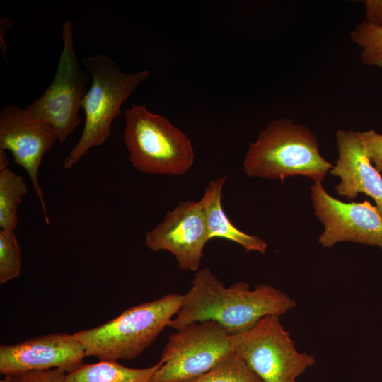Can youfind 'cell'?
<instances>
[{"instance_id":"obj_12","label":"cell","mask_w":382,"mask_h":382,"mask_svg":"<svg viewBox=\"0 0 382 382\" xmlns=\"http://www.w3.org/2000/svg\"><path fill=\"white\" fill-rule=\"evenodd\" d=\"M84 347L73 335L50 333L19 343L1 345L0 373L4 376L60 369L69 372L83 364Z\"/></svg>"},{"instance_id":"obj_23","label":"cell","mask_w":382,"mask_h":382,"mask_svg":"<svg viewBox=\"0 0 382 382\" xmlns=\"http://www.w3.org/2000/svg\"><path fill=\"white\" fill-rule=\"evenodd\" d=\"M8 168V160L5 150L0 149V170Z\"/></svg>"},{"instance_id":"obj_24","label":"cell","mask_w":382,"mask_h":382,"mask_svg":"<svg viewBox=\"0 0 382 382\" xmlns=\"http://www.w3.org/2000/svg\"><path fill=\"white\" fill-rule=\"evenodd\" d=\"M0 382H11V376H4V377L0 380Z\"/></svg>"},{"instance_id":"obj_6","label":"cell","mask_w":382,"mask_h":382,"mask_svg":"<svg viewBox=\"0 0 382 382\" xmlns=\"http://www.w3.org/2000/svg\"><path fill=\"white\" fill-rule=\"evenodd\" d=\"M279 316H267L250 328L232 335L233 349L262 382H297L316 359L297 349Z\"/></svg>"},{"instance_id":"obj_13","label":"cell","mask_w":382,"mask_h":382,"mask_svg":"<svg viewBox=\"0 0 382 382\" xmlns=\"http://www.w3.org/2000/svg\"><path fill=\"white\" fill-rule=\"evenodd\" d=\"M335 137L338 155L330 173L340 178L337 193L347 200L359 193L371 197L382 217V176L369 158L359 132L340 129Z\"/></svg>"},{"instance_id":"obj_18","label":"cell","mask_w":382,"mask_h":382,"mask_svg":"<svg viewBox=\"0 0 382 382\" xmlns=\"http://www.w3.org/2000/svg\"><path fill=\"white\" fill-rule=\"evenodd\" d=\"M187 382H262L236 353L206 374Z\"/></svg>"},{"instance_id":"obj_20","label":"cell","mask_w":382,"mask_h":382,"mask_svg":"<svg viewBox=\"0 0 382 382\" xmlns=\"http://www.w3.org/2000/svg\"><path fill=\"white\" fill-rule=\"evenodd\" d=\"M369 158L378 172L382 171V134L370 129L359 132Z\"/></svg>"},{"instance_id":"obj_21","label":"cell","mask_w":382,"mask_h":382,"mask_svg":"<svg viewBox=\"0 0 382 382\" xmlns=\"http://www.w3.org/2000/svg\"><path fill=\"white\" fill-rule=\"evenodd\" d=\"M66 374L60 369L30 371L11 376V382H66Z\"/></svg>"},{"instance_id":"obj_2","label":"cell","mask_w":382,"mask_h":382,"mask_svg":"<svg viewBox=\"0 0 382 382\" xmlns=\"http://www.w3.org/2000/svg\"><path fill=\"white\" fill-rule=\"evenodd\" d=\"M249 177L284 180L302 175L323 183L333 165L321 155L319 143L306 126L291 119L268 123L250 143L243 161Z\"/></svg>"},{"instance_id":"obj_22","label":"cell","mask_w":382,"mask_h":382,"mask_svg":"<svg viewBox=\"0 0 382 382\" xmlns=\"http://www.w3.org/2000/svg\"><path fill=\"white\" fill-rule=\"evenodd\" d=\"M362 3L365 8L363 21L382 28V0H364Z\"/></svg>"},{"instance_id":"obj_5","label":"cell","mask_w":382,"mask_h":382,"mask_svg":"<svg viewBox=\"0 0 382 382\" xmlns=\"http://www.w3.org/2000/svg\"><path fill=\"white\" fill-rule=\"evenodd\" d=\"M123 137L129 158L139 171L180 175L192 166L195 154L189 137L168 119L132 104L125 111Z\"/></svg>"},{"instance_id":"obj_11","label":"cell","mask_w":382,"mask_h":382,"mask_svg":"<svg viewBox=\"0 0 382 382\" xmlns=\"http://www.w3.org/2000/svg\"><path fill=\"white\" fill-rule=\"evenodd\" d=\"M209 241L202 204L189 200L180 202L162 222L146 232L145 245L153 251L170 252L181 270L198 271Z\"/></svg>"},{"instance_id":"obj_10","label":"cell","mask_w":382,"mask_h":382,"mask_svg":"<svg viewBox=\"0 0 382 382\" xmlns=\"http://www.w3.org/2000/svg\"><path fill=\"white\" fill-rule=\"evenodd\" d=\"M59 141L52 126L27 109L6 104L0 111V149L9 151L14 161L26 170L50 224L38 170L45 154Z\"/></svg>"},{"instance_id":"obj_17","label":"cell","mask_w":382,"mask_h":382,"mask_svg":"<svg viewBox=\"0 0 382 382\" xmlns=\"http://www.w3.org/2000/svg\"><path fill=\"white\" fill-rule=\"evenodd\" d=\"M350 38L361 49L360 58L364 64L382 68V28L362 20L350 31Z\"/></svg>"},{"instance_id":"obj_4","label":"cell","mask_w":382,"mask_h":382,"mask_svg":"<svg viewBox=\"0 0 382 382\" xmlns=\"http://www.w3.org/2000/svg\"><path fill=\"white\" fill-rule=\"evenodd\" d=\"M81 64L91 76V84L81 104L85 112L83 129L64 160L65 169H71L91 148L108 139L123 103L149 76L147 70L125 73L101 54L85 57Z\"/></svg>"},{"instance_id":"obj_3","label":"cell","mask_w":382,"mask_h":382,"mask_svg":"<svg viewBox=\"0 0 382 382\" xmlns=\"http://www.w3.org/2000/svg\"><path fill=\"white\" fill-rule=\"evenodd\" d=\"M183 296L169 294L132 306L113 319L73 335L86 357L101 361L132 359L146 350L180 310Z\"/></svg>"},{"instance_id":"obj_19","label":"cell","mask_w":382,"mask_h":382,"mask_svg":"<svg viewBox=\"0 0 382 382\" xmlns=\"http://www.w3.org/2000/svg\"><path fill=\"white\" fill-rule=\"evenodd\" d=\"M21 271V250L14 231L0 229V283L17 278Z\"/></svg>"},{"instance_id":"obj_16","label":"cell","mask_w":382,"mask_h":382,"mask_svg":"<svg viewBox=\"0 0 382 382\" xmlns=\"http://www.w3.org/2000/svg\"><path fill=\"white\" fill-rule=\"evenodd\" d=\"M28 190L22 175L8 168L0 170V229L15 231L18 226V207Z\"/></svg>"},{"instance_id":"obj_8","label":"cell","mask_w":382,"mask_h":382,"mask_svg":"<svg viewBox=\"0 0 382 382\" xmlns=\"http://www.w3.org/2000/svg\"><path fill=\"white\" fill-rule=\"evenodd\" d=\"M62 36L63 48L54 79L26 109L52 126L62 143L81 123L79 113L88 90V73L76 54L69 21L64 24Z\"/></svg>"},{"instance_id":"obj_9","label":"cell","mask_w":382,"mask_h":382,"mask_svg":"<svg viewBox=\"0 0 382 382\" xmlns=\"http://www.w3.org/2000/svg\"><path fill=\"white\" fill-rule=\"evenodd\" d=\"M314 214L323 224L318 238L324 248L341 242H352L382 250V217L369 201L344 202L331 196L321 183L311 187Z\"/></svg>"},{"instance_id":"obj_14","label":"cell","mask_w":382,"mask_h":382,"mask_svg":"<svg viewBox=\"0 0 382 382\" xmlns=\"http://www.w3.org/2000/svg\"><path fill=\"white\" fill-rule=\"evenodd\" d=\"M226 177L211 180L200 200L202 206L209 239L221 238L242 246L246 252L265 254L267 243L257 236L249 235L236 227L223 209L222 189Z\"/></svg>"},{"instance_id":"obj_15","label":"cell","mask_w":382,"mask_h":382,"mask_svg":"<svg viewBox=\"0 0 382 382\" xmlns=\"http://www.w3.org/2000/svg\"><path fill=\"white\" fill-rule=\"evenodd\" d=\"M161 361L146 368H131L115 361L82 364L66 374V382H151Z\"/></svg>"},{"instance_id":"obj_7","label":"cell","mask_w":382,"mask_h":382,"mask_svg":"<svg viewBox=\"0 0 382 382\" xmlns=\"http://www.w3.org/2000/svg\"><path fill=\"white\" fill-rule=\"evenodd\" d=\"M169 336L151 382H187L211 371L235 352L232 335L213 320L194 323Z\"/></svg>"},{"instance_id":"obj_1","label":"cell","mask_w":382,"mask_h":382,"mask_svg":"<svg viewBox=\"0 0 382 382\" xmlns=\"http://www.w3.org/2000/svg\"><path fill=\"white\" fill-rule=\"evenodd\" d=\"M183 296L181 307L169 325L174 330L213 320L235 335L267 316H281L296 306L294 299L267 284L250 289L248 282L240 281L226 287L209 267L197 271L190 289Z\"/></svg>"}]
</instances>
